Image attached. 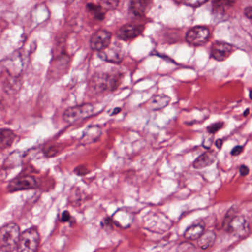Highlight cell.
<instances>
[{"instance_id":"cell-1","label":"cell","mask_w":252,"mask_h":252,"mask_svg":"<svg viewBox=\"0 0 252 252\" xmlns=\"http://www.w3.org/2000/svg\"><path fill=\"white\" fill-rule=\"evenodd\" d=\"M122 74L119 72H97L89 82V88L94 94L113 92L119 88Z\"/></svg>"},{"instance_id":"cell-2","label":"cell","mask_w":252,"mask_h":252,"mask_svg":"<svg viewBox=\"0 0 252 252\" xmlns=\"http://www.w3.org/2000/svg\"><path fill=\"white\" fill-rule=\"evenodd\" d=\"M222 228L228 233L241 237L247 234L249 223L244 217L237 215V210L233 206L225 215L222 222Z\"/></svg>"},{"instance_id":"cell-3","label":"cell","mask_w":252,"mask_h":252,"mask_svg":"<svg viewBox=\"0 0 252 252\" xmlns=\"http://www.w3.org/2000/svg\"><path fill=\"white\" fill-rule=\"evenodd\" d=\"M20 228L17 223L9 222L1 228L0 230V246L1 251L14 250L17 249L20 240Z\"/></svg>"},{"instance_id":"cell-4","label":"cell","mask_w":252,"mask_h":252,"mask_svg":"<svg viewBox=\"0 0 252 252\" xmlns=\"http://www.w3.org/2000/svg\"><path fill=\"white\" fill-rule=\"evenodd\" d=\"M95 113L92 104H83L67 108L63 115V119L67 124H73L91 117Z\"/></svg>"},{"instance_id":"cell-5","label":"cell","mask_w":252,"mask_h":252,"mask_svg":"<svg viewBox=\"0 0 252 252\" xmlns=\"http://www.w3.org/2000/svg\"><path fill=\"white\" fill-rule=\"evenodd\" d=\"M40 243V235L37 228L26 230L20 235L17 251L20 252H34L38 250Z\"/></svg>"},{"instance_id":"cell-6","label":"cell","mask_w":252,"mask_h":252,"mask_svg":"<svg viewBox=\"0 0 252 252\" xmlns=\"http://www.w3.org/2000/svg\"><path fill=\"white\" fill-rule=\"evenodd\" d=\"M37 180L32 175H20L10 181L8 185L9 192L23 191V190L35 189L38 188Z\"/></svg>"},{"instance_id":"cell-7","label":"cell","mask_w":252,"mask_h":252,"mask_svg":"<svg viewBox=\"0 0 252 252\" xmlns=\"http://www.w3.org/2000/svg\"><path fill=\"white\" fill-rule=\"evenodd\" d=\"M25 60L23 53L13 54L9 58L5 60V65L7 73L12 78H17L24 69Z\"/></svg>"},{"instance_id":"cell-8","label":"cell","mask_w":252,"mask_h":252,"mask_svg":"<svg viewBox=\"0 0 252 252\" xmlns=\"http://www.w3.org/2000/svg\"><path fill=\"white\" fill-rule=\"evenodd\" d=\"M112 33L107 30L97 31L91 36L90 46L94 51L100 52L108 48L112 43Z\"/></svg>"},{"instance_id":"cell-9","label":"cell","mask_w":252,"mask_h":252,"mask_svg":"<svg viewBox=\"0 0 252 252\" xmlns=\"http://www.w3.org/2000/svg\"><path fill=\"white\" fill-rule=\"evenodd\" d=\"M144 26L137 23H127L124 25L116 32L118 39L125 42L132 40L142 34Z\"/></svg>"},{"instance_id":"cell-10","label":"cell","mask_w":252,"mask_h":252,"mask_svg":"<svg viewBox=\"0 0 252 252\" xmlns=\"http://www.w3.org/2000/svg\"><path fill=\"white\" fill-rule=\"evenodd\" d=\"M98 57L107 63L119 64L124 58V51L120 44L113 43L104 51L98 52Z\"/></svg>"},{"instance_id":"cell-11","label":"cell","mask_w":252,"mask_h":252,"mask_svg":"<svg viewBox=\"0 0 252 252\" xmlns=\"http://www.w3.org/2000/svg\"><path fill=\"white\" fill-rule=\"evenodd\" d=\"M209 31L207 28L197 26L192 28L187 32L186 39L193 45H200L206 43L209 38Z\"/></svg>"},{"instance_id":"cell-12","label":"cell","mask_w":252,"mask_h":252,"mask_svg":"<svg viewBox=\"0 0 252 252\" xmlns=\"http://www.w3.org/2000/svg\"><path fill=\"white\" fill-rule=\"evenodd\" d=\"M234 51V48L229 44L225 42H215L212 45V57L218 61H224L226 60Z\"/></svg>"},{"instance_id":"cell-13","label":"cell","mask_w":252,"mask_h":252,"mask_svg":"<svg viewBox=\"0 0 252 252\" xmlns=\"http://www.w3.org/2000/svg\"><path fill=\"white\" fill-rule=\"evenodd\" d=\"M101 134H102V129L101 126L98 125H91L84 131L80 139V144L83 146L94 144L100 139Z\"/></svg>"},{"instance_id":"cell-14","label":"cell","mask_w":252,"mask_h":252,"mask_svg":"<svg viewBox=\"0 0 252 252\" xmlns=\"http://www.w3.org/2000/svg\"><path fill=\"white\" fill-rule=\"evenodd\" d=\"M153 5V0H131L129 11L136 17H142L148 13Z\"/></svg>"},{"instance_id":"cell-15","label":"cell","mask_w":252,"mask_h":252,"mask_svg":"<svg viewBox=\"0 0 252 252\" xmlns=\"http://www.w3.org/2000/svg\"><path fill=\"white\" fill-rule=\"evenodd\" d=\"M217 159V153L214 150L206 152L200 155L193 163L194 169H202L208 167L215 163Z\"/></svg>"},{"instance_id":"cell-16","label":"cell","mask_w":252,"mask_h":252,"mask_svg":"<svg viewBox=\"0 0 252 252\" xmlns=\"http://www.w3.org/2000/svg\"><path fill=\"white\" fill-rule=\"evenodd\" d=\"M170 98L166 95H156L152 97L147 106L149 110L158 111L165 108L170 102Z\"/></svg>"},{"instance_id":"cell-17","label":"cell","mask_w":252,"mask_h":252,"mask_svg":"<svg viewBox=\"0 0 252 252\" xmlns=\"http://www.w3.org/2000/svg\"><path fill=\"white\" fill-rule=\"evenodd\" d=\"M17 138V135L14 131L9 129H1L0 130V150L4 151L10 148Z\"/></svg>"},{"instance_id":"cell-18","label":"cell","mask_w":252,"mask_h":252,"mask_svg":"<svg viewBox=\"0 0 252 252\" xmlns=\"http://www.w3.org/2000/svg\"><path fill=\"white\" fill-rule=\"evenodd\" d=\"M22 159H23V154L21 152L14 151L5 159L3 166H2V170L4 169L8 170V169L20 166L22 164Z\"/></svg>"},{"instance_id":"cell-19","label":"cell","mask_w":252,"mask_h":252,"mask_svg":"<svg viewBox=\"0 0 252 252\" xmlns=\"http://www.w3.org/2000/svg\"><path fill=\"white\" fill-rule=\"evenodd\" d=\"M205 225L203 223L194 224L189 227L184 233V237L187 240H198L204 232Z\"/></svg>"},{"instance_id":"cell-20","label":"cell","mask_w":252,"mask_h":252,"mask_svg":"<svg viewBox=\"0 0 252 252\" xmlns=\"http://www.w3.org/2000/svg\"><path fill=\"white\" fill-rule=\"evenodd\" d=\"M216 239V234L212 231H206L203 233L197 241V246L202 249H208L213 246Z\"/></svg>"},{"instance_id":"cell-21","label":"cell","mask_w":252,"mask_h":252,"mask_svg":"<svg viewBox=\"0 0 252 252\" xmlns=\"http://www.w3.org/2000/svg\"><path fill=\"white\" fill-rule=\"evenodd\" d=\"M233 5L232 0H214L212 7L215 12L222 14L228 11Z\"/></svg>"},{"instance_id":"cell-22","label":"cell","mask_w":252,"mask_h":252,"mask_svg":"<svg viewBox=\"0 0 252 252\" xmlns=\"http://www.w3.org/2000/svg\"><path fill=\"white\" fill-rule=\"evenodd\" d=\"M87 9L91 13V14L94 15L96 20H103L105 17V14H104L101 5H97L94 3H88L87 5Z\"/></svg>"},{"instance_id":"cell-23","label":"cell","mask_w":252,"mask_h":252,"mask_svg":"<svg viewBox=\"0 0 252 252\" xmlns=\"http://www.w3.org/2000/svg\"><path fill=\"white\" fill-rule=\"evenodd\" d=\"M80 190L79 188L73 189L70 193V203L73 204V206H78L81 201H82V192H80Z\"/></svg>"},{"instance_id":"cell-24","label":"cell","mask_w":252,"mask_h":252,"mask_svg":"<svg viewBox=\"0 0 252 252\" xmlns=\"http://www.w3.org/2000/svg\"><path fill=\"white\" fill-rule=\"evenodd\" d=\"M101 6L104 9L110 11L117 8L119 4V0H101Z\"/></svg>"},{"instance_id":"cell-25","label":"cell","mask_w":252,"mask_h":252,"mask_svg":"<svg viewBox=\"0 0 252 252\" xmlns=\"http://www.w3.org/2000/svg\"><path fill=\"white\" fill-rule=\"evenodd\" d=\"M60 150L57 146L51 145L43 149V153L48 158L54 157L58 154Z\"/></svg>"},{"instance_id":"cell-26","label":"cell","mask_w":252,"mask_h":252,"mask_svg":"<svg viewBox=\"0 0 252 252\" xmlns=\"http://www.w3.org/2000/svg\"><path fill=\"white\" fill-rule=\"evenodd\" d=\"M208 0H182V2L186 5L191 7H198L206 3Z\"/></svg>"},{"instance_id":"cell-27","label":"cell","mask_w":252,"mask_h":252,"mask_svg":"<svg viewBox=\"0 0 252 252\" xmlns=\"http://www.w3.org/2000/svg\"><path fill=\"white\" fill-rule=\"evenodd\" d=\"M223 126L222 122H217V123L212 124L210 126H208L207 130L209 134H214L219 131Z\"/></svg>"},{"instance_id":"cell-28","label":"cell","mask_w":252,"mask_h":252,"mask_svg":"<svg viewBox=\"0 0 252 252\" xmlns=\"http://www.w3.org/2000/svg\"><path fill=\"white\" fill-rule=\"evenodd\" d=\"M74 173L79 176H85L87 174L89 173V170L85 166H79L75 168Z\"/></svg>"},{"instance_id":"cell-29","label":"cell","mask_w":252,"mask_h":252,"mask_svg":"<svg viewBox=\"0 0 252 252\" xmlns=\"http://www.w3.org/2000/svg\"><path fill=\"white\" fill-rule=\"evenodd\" d=\"M72 217L70 215V212L67 210L64 211L62 213L61 218H60V220L63 222H70L71 221Z\"/></svg>"},{"instance_id":"cell-30","label":"cell","mask_w":252,"mask_h":252,"mask_svg":"<svg viewBox=\"0 0 252 252\" xmlns=\"http://www.w3.org/2000/svg\"><path fill=\"white\" fill-rule=\"evenodd\" d=\"M113 219H111V218H105V219H104V220L102 222L103 227H104V228H110V229H112V228H113Z\"/></svg>"},{"instance_id":"cell-31","label":"cell","mask_w":252,"mask_h":252,"mask_svg":"<svg viewBox=\"0 0 252 252\" xmlns=\"http://www.w3.org/2000/svg\"><path fill=\"white\" fill-rule=\"evenodd\" d=\"M213 142V137H207L203 140V146L206 149H209Z\"/></svg>"},{"instance_id":"cell-32","label":"cell","mask_w":252,"mask_h":252,"mask_svg":"<svg viewBox=\"0 0 252 252\" xmlns=\"http://www.w3.org/2000/svg\"><path fill=\"white\" fill-rule=\"evenodd\" d=\"M239 172H240L241 176H246V175H249V167L246 166V165H242V166H240V168H239Z\"/></svg>"},{"instance_id":"cell-33","label":"cell","mask_w":252,"mask_h":252,"mask_svg":"<svg viewBox=\"0 0 252 252\" xmlns=\"http://www.w3.org/2000/svg\"><path fill=\"white\" fill-rule=\"evenodd\" d=\"M243 147L242 146H236L235 147L231 150V156H237L243 152Z\"/></svg>"},{"instance_id":"cell-34","label":"cell","mask_w":252,"mask_h":252,"mask_svg":"<svg viewBox=\"0 0 252 252\" xmlns=\"http://www.w3.org/2000/svg\"><path fill=\"white\" fill-rule=\"evenodd\" d=\"M245 15L249 19V20H252V7H249L245 9Z\"/></svg>"},{"instance_id":"cell-35","label":"cell","mask_w":252,"mask_h":252,"mask_svg":"<svg viewBox=\"0 0 252 252\" xmlns=\"http://www.w3.org/2000/svg\"><path fill=\"white\" fill-rule=\"evenodd\" d=\"M121 111H122V109H121L120 107H116V108L113 109L110 116H116V115L119 114V113H121Z\"/></svg>"},{"instance_id":"cell-36","label":"cell","mask_w":252,"mask_h":252,"mask_svg":"<svg viewBox=\"0 0 252 252\" xmlns=\"http://www.w3.org/2000/svg\"><path fill=\"white\" fill-rule=\"evenodd\" d=\"M215 145H216V147H218V149H220L222 145V140H217L216 142H215Z\"/></svg>"},{"instance_id":"cell-37","label":"cell","mask_w":252,"mask_h":252,"mask_svg":"<svg viewBox=\"0 0 252 252\" xmlns=\"http://www.w3.org/2000/svg\"><path fill=\"white\" fill-rule=\"evenodd\" d=\"M249 110L248 109V110H246V111H245V113H243V116H248V114H249Z\"/></svg>"},{"instance_id":"cell-38","label":"cell","mask_w":252,"mask_h":252,"mask_svg":"<svg viewBox=\"0 0 252 252\" xmlns=\"http://www.w3.org/2000/svg\"><path fill=\"white\" fill-rule=\"evenodd\" d=\"M250 98H251V99H252V91H251V93H250Z\"/></svg>"}]
</instances>
